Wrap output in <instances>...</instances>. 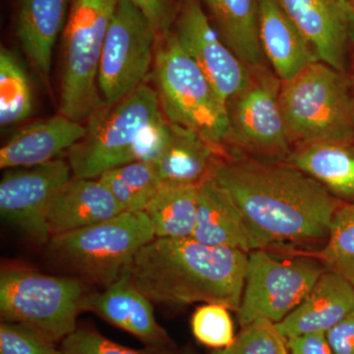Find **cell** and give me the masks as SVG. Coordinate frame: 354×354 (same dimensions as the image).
<instances>
[{
	"label": "cell",
	"instance_id": "obj_1",
	"mask_svg": "<svg viewBox=\"0 0 354 354\" xmlns=\"http://www.w3.org/2000/svg\"><path fill=\"white\" fill-rule=\"evenodd\" d=\"M208 176L239 209L253 251L329 236L339 206L327 188L292 165L215 158Z\"/></svg>",
	"mask_w": 354,
	"mask_h": 354
},
{
	"label": "cell",
	"instance_id": "obj_2",
	"mask_svg": "<svg viewBox=\"0 0 354 354\" xmlns=\"http://www.w3.org/2000/svg\"><path fill=\"white\" fill-rule=\"evenodd\" d=\"M248 255L193 239H157L128 268L135 286L155 304H220L239 310Z\"/></svg>",
	"mask_w": 354,
	"mask_h": 354
},
{
	"label": "cell",
	"instance_id": "obj_3",
	"mask_svg": "<svg viewBox=\"0 0 354 354\" xmlns=\"http://www.w3.org/2000/svg\"><path fill=\"white\" fill-rule=\"evenodd\" d=\"M153 73L160 108L171 124L197 133L216 153L234 141L227 102L171 30L157 35Z\"/></svg>",
	"mask_w": 354,
	"mask_h": 354
},
{
	"label": "cell",
	"instance_id": "obj_4",
	"mask_svg": "<svg viewBox=\"0 0 354 354\" xmlns=\"http://www.w3.org/2000/svg\"><path fill=\"white\" fill-rule=\"evenodd\" d=\"M155 239L144 212H123L104 223L53 235L46 252L53 264L75 278L106 288Z\"/></svg>",
	"mask_w": 354,
	"mask_h": 354
},
{
	"label": "cell",
	"instance_id": "obj_5",
	"mask_svg": "<svg viewBox=\"0 0 354 354\" xmlns=\"http://www.w3.org/2000/svg\"><path fill=\"white\" fill-rule=\"evenodd\" d=\"M279 106L290 141L351 144L354 102L344 73L318 62L281 82Z\"/></svg>",
	"mask_w": 354,
	"mask_h": 354
},
{
	"label": "cell",
	"instance_id": "obj_6",
	"mask_svg": "<svg viewBox=\"0 0 354 354\" xmlns=\"http://www.w3.org/2000/svg\"><path fill=\"white\" fill-rule=\"evenodd\" d=\"M118 0H72L62 32L58 113L82 122L104 102L97 85L104 41Z\"/></svg>",
	"mask_w": 354,
	"mask_h": 354
},
{
	"label": "cell",
	"instance_id": "obj_7",
	"mask_svg": "<svg viewBox=\"0 0 354 354\" xmlns=\"http://www.w3.org/2000/svg\"><path fill=\"white\" fill-rule=\"evenodd\" d=\"M87 286L75 277H53L22 267L0 272L1 322L22 324L57 344L76 330Z\"/></svg>",
	"mask_w": 354,
	"mask_h": 354
},
{
	"label": "cell",
	"instance_id": "obj_8",
	"mask_svg": "<svg viewBox=\"0 0 354 354\" xmlns=\"http://www.w3.org/2000/svg\"><path fill=\"white\" fill-rule=\"evenodd\" d=\"M162 115L157 91L146 83L120 101L102 104L88 118L85 136L66 153L73 176L97 178L129 164L140 134Z\"/></svg>",
	"mask_w": 354,
	"mask_h": 354
},
{
	"label": "cell",
	"instance_id": "obj_9",
	"mask_svg": "<svg viewBox=\"0 0 354 354\" xmlns=\"http://www.w3.org/2000/svg\"><path fill=\"white\" fill-rule=\"evenodd\" d=\"M324 272L315 261L277 259L263 249L249 253L237 310L241 327L259 320L283 321L304 301Z\"/></svg>",
	"mask_w": 354,
	"mask_h": 354
},
{
	"label": "cell",
	"instance_id": "obj_10",
	"mask_svg": "<svg viewBox=\"0 0 354 354\" xmlns=\"http://www.w3.org/2000/svg\"><path fill=\"white\" fill-rule=\"evenodd\" d=\"M157 34L138 7L118 0L100 64L102 102L114 104L145 83L155 62Z\"/></svg>",
	"mask_w": 354,
	"mask_h": 354
},
{
	"label": "cell",
	"instance_id": "obj_11",
	"mask_svg": "<svg viewBox=\"0 0 354 354\" xmlns=\"http://www.w3.org/2000/svg\"><path fill=\"white\" fill-rule=\"evenodd\" d=\"M0 181V215L21 234L38 244L51 235L48 212L58 191L73 177L68 160L10 169Z\"/></svg>",
	"mask_w": 354,
	"mask_h": 354
},
{
	"label": "cell",
	"instance_id": "obj_12",
	"mask_svg": "<svg viewBox=\"0 0 354 354\" xmlns=\"http://www.w3.org/2000/svg\"><path fill=\"white\" fill-rule=\"evenodd\" d=\"M174 22L181 48L199 65L225 102L248 86L252 72L223 43L200 0H179Z\"/></svg>",
	"mask_w": 354,
	"mask_h": 354
},
{
	"label": "cell",
	"instance_id": "obj_13",
	"mask_svg": "<svg viewBox=\"0 0 354 354\" xmlns=\"http://www.w3.org/2000/svg\"><path fill=\"white\" fill-rule=\"evenodd\" d=\"M250 83L227 102L232 140L264 153L285 155L290 138L279 106L281 80L253 72Z\"/></svg>",
	"mask_w": 354,
	"mask_h": 354
},
{
	"label": "cell",
	"instance_id": "obj_14",
	"mask_svg": "<svg viewBox=\"0 0 354 354\" xmlns=\"http://www.w3.org/2000/svg\"><path fill=\"white\" fill-rule=\"evenodd\" d=\"M278 1L313 46L319 60L344 73L354 22L349 0Z\"/></svg>",
	"mask_w": 354,
	"mask_h": 354
},
{
	"label": "cell",
	"instance_id": "obj_15",
	"mask_svg": "<svg viewBox=\"0 0 354 354\" xmlns=\"http://www.w3.org/2000/svg\"><path fill=\"white\" fill-rule=\"evenodd\" d=\"M152 304L135 286L127 270L102 292L87 293L81 309L134 335L146 346L171 348V339L158 323Z\"/></svg>",
	"mask_w": 354,
	"mask_h": 354
},
{
	"label": "cell",
	"instance_id": "obj_16",
	"mask_svg": "<svg viewBox=\"0 0 354 354\" xmlns=\"http://www.w3.org/2000/svg\"><path fill=\"white\" fill-rule=\"evenodd\" d=\"M353 312L354 286L337 272L325 270L297 308L274 326L286 341L298 335L326 334Z\"/></svg>",
	"mask_w": 354,
	"mask_h": 354
},
{
	"label": "cell",
	"instance_id": "obj_17",
	"mask_svg": "<svg viewBox=\"0 0 354 354\" xmlns=\"http://www.w3.org/2000/svg\"><path fill=\"white\" fill-rule=\"evenodd\" d=\"M82 122L62 114L36 121L18 130L0 149L2 169L46 164L68 152L86 135Z\"/></svg>",
	"mask_w": 354,
	"mask_h": 354
},
{
	"label": "cell",
	"instance_id": "obj_18",
	"mask_svg": "<svg viewBox=\"0 0 354 354\" xmlns=\"http://www.w3.org/2000/svg\"><path fill=\"white\" fill-rule=\"evenodd\" d=\"M123 212L99 178L73 176L51 201L48 225L53 236L104 223Z\"/></svg>",
	"mask_w": 354,
	"mask_h": 354
},
{
	"label": "cell",
	"instance_id": "obj_19",
	"mask_svg": "<svg viewBox=\"0 0 354 354\" xmlns=\"http://www.w3.org/2000/svg\"><path fill=\"white\" fill-rule=\"evenodd\" d=\"M259 32L266 59L281 82L291 80L320 62L313 46L278 0H260Z\"/></svg>",
	"mask_w": 354,
	"mask_h": 354
},
{
	"label": "cell",
	"instance_id": "obj_20",
	"mask_svg": "<svg viewBox=\"0 0 354 354\" xmlns=\"http://www.w3.org/2000/svg\"><path fill=\"white\" fill-rule=\"evenodd\" d=\"M72 0H18L15 32L26 57L48 83L53 51L64 32Z\"/></svg>",
	"mask_w": 354,
	"mask_h": 354
},
{
	"label": "cell",
	"instance_id": "obj_21",
	"mask_svg": "<svg viewBox=\"0 0 354 354\" xmlns=\"http://www.w3.org/2000/svg\"><path fill=\"white\" fill-rule=\"evenodd\" d=\"M225 46L251 72L265 69L259 32L260 0H203Z\"/></svg>",
	"mask_w": 354,
	"mask_h": 354
},
{
	"label": "cell",
	"instance_id": "obj_22",
	"mask_svg": "<svg viewBox=\"0 0 354 354\" xmlns=\"http://www.w3.org/2000/svg\"><path fill=\"white\" fill-rule=\"evenodd\" d=\"M191 239L205 245L253 251L239 209L209 176L197 187V220Z\"/></svg>",
	"mask_w": 354,
	"mask_h": 354
},
{
	"label": "cell",
	"instance_id": "obj_23",
	"mask_svg": "<svg viewBox=\"0 0 354 354\" xmlns=\"http://www.w3.org/2000/svg\"><path fill=\"white\" fill-rule=\"evenodd\" d=\"M216 152L197 133L171 124L165 152L153 162L162 186H198L208 177Z\"/></svg>",
	"mask_w": 354,
	"mask_h": 354
},
{
	"label": "cell",
	"instance_id": "obj_24",
	"mask_svg": "<svg viewBox=\"0 0 354 354\" xmlns=\"http://www.w3.org/2000/svg\"><path fill=\"white\" fill-rule=\"evenodd\" d=\"M288 160L327 189L342 196H354V151L348 144H305L290 153Z\"/></svg>",
	"mask_w": 354,
	"mask_h": 354
},
{
	"label": "cell",
	"instance_id": "obj_25",
	"mask_svg": "<svg viewBox=\"0 0 354 354\" xmlns=\"http://www.w3.org/2000/svg\"><path fill=\"white\" fill-rule=\"evenodd\" d=\"M197 187L162 186L144 214L157 239H191L197 220Z\"/></svg>",
	"mask_w": 354,
	"mask_h": 354
},
{
	"label": "cell",
	"instance_id": "obj_26",
	"mask_svg": "<svg viewBox=\"0 0 354 354\" xmlns=\"http://www.w3.org/2000/svg\"><path fill=\"white\" fill-rule=\"evenodd\" d=\"M124 212H143L162 187L155 165L135 162L121 165L97 177Z\"/></svg>",
	"mask_w": 354,
	"mask_h": 354
},
{
	"label": "cell",
	"instance_id": "obj_27",
	"mask_svg": "<svg viewBox=\"0 0 354 354\" xmlns=\"http://www.w3.org/2000/svg\"><path fill=\"white\" fill-rule=\"evenodd\" d=\"M34 111V97L27 72L12 51L0 48V127H12Z\"/></svg>",
	"mask_w": 354,
	"mask_h": 354
},
{
	"label": "cell",
	"instance_id": "obj_28",
	"mask_svg": "<svg viewBox=\"0 0 354 354\" xmlns=\"http://www.w3.org/2000/svg\"><path fill=\"white\" fill-rule=\"evenodd\" d=\"M328 270L337 272L354 286V204L335 209L327 245L319 253Z\"/></svg>",
	"mask_w": 354,
	"mask_h": 354
},
{
	"label": "cell",
	"instance_id": "obj_29",
	"mask_svg": "<svg viewBox=\"0 0 354 354\" xmlns=\"http://www.w3.org/2000/svg\"><path fill=\"white\" fill-rule=\"evenodd\" d=\"M225 305L204 304L191 318L193 335L208 348H227L235 339L234 325Z\"/></svg>",
	"mask_w": 354,
	"mask_h": 354
},
{
	"label": "cell",
	"instance_id": "obj_30",
	"mask_svg": "<svg viewBox=\"0 0 354 354\" xmlns=\"http://www.w3.org/2000/svg\"><path fill=\"white\" fill-rule=\"evenodd\" d=\"M211 354H290L286 341L279 334L274 323L256 321L243 328L234 342Z\"/></svg>",
	"mask_w": 354,
	"mask_h": 354
},
{
	"label": "cell",
	"instance_id": "obj_31",
	"mask_svg": "<svg viewBox=\"0 0 354 354\" xmlns=\"http://www.w3.org/2000/svg\"><path fill=\"white\" fill-rule=\"evenodd\" d=\"M60 351L64 354H174L171 348L146 346L143 349L127 348L116 344L95 330H74L62 342Z\"/></svg>",
	"mask_w": 354,
	"mask_h": 354
},
{
	"label": "cell",
	"instance_id": "obj_32",
	"mask_svg": "<svg viewBox=\"0 0 354 354\" xmlns=\"http://www.w3.org/2000/svg\"><path fill=\"white\" fill-rule=\"evenodd\" d=\"M0 354H62L55 344L22 324H0Z\"/></svg>",
	"mask_w": 354,
	"mask_h": 354
},
{
	"label": "cell",
	"instance_id": "obj_33",
	"mask_svg": "<svg viewBox=\"0 0 354 354\" xmlns=\"http://www.w3.org/2000/svg\"><path fill=\"white\" fill-rule=\"evenodd\" d=\"M171 136V123L164 114L140 134L130 152L129 164L135 162L153 164L157 162L165 152Z\"/></svg>",
	"mask_w": 354,
	"mask_h": 354
},
{
	"label": "cell",
	"instance_id": "obj_34",
	"mask_svg": "<svg viewBox=\"0 0 354 354\" xmlns=\"http://www.w3.org/2000/svg\"><path fill=\"white\" fill-rule=\"evenodd\" d=\"M138 7L152 26L153 31L160 32L171 30V23L176 19L177 7L174 0H130Z\"/></svg>",
	"mask_w": 354,
	"mask_h": 354
},
{
	"label": "cell",
	"instance_id": "obj_35",
	"mask_svg": "<svg viewBox=\"0 0 354 354\" xmlns=\"http://www.w3.org/2000/svg\"><path fill=\"white\" fill-rule=\"evenodd\" d=\"M334 354H354V312L326 333Z\"/></svg>",
	"mask_w": 354,
	"mask_h": 354
},
{
	"label": "cell",
	"instance_id": "obj_36",
	"mask_svg": "<svg viewBox=\"0 0 354 354\" xmlns=\"http://www.w3.org/2000/svg\"><path fill=\"white\" fill-rule=\"evenodd\" d=\"M286 346L290 354H334L324 333L291 337L286 339Z\"/></svg>",
	"mask_w": 354,
	"mask_h": 354
},
{
	"label": "cell",
	"instance_id": "obj_37",
	"mask_svg": "<svg viewBox=\"0 0 354 354\" xmlns=\"http://www.w3.org/2000/svg\"><path fill=\"white\" fill-rule=\"evenodd\" d=\"M351 38H354V22L353 26V32H351Z\"/></svg>",
	"mask_w": 354,
	"mask_h": 354
},
{
	"label": "cell",
	"instance_id": "obj_38",
	"mask_svg": "<svg viewBox=\"0 0 354 354\" xmlns=\"http://www.w3.org/2000/svg\"><path fill=\"white\" fill-rule=\"evenodd\" d=\"M349 2H351V3L353 4V6L354 7V0H349Z\"/></svg>",
	"mask_w": 354,
	"mask_h": 354
},
{
	"label": "cell",
	"instance_id": "obj_39",
	"mask_svg": "<svg viewBox=\"0 0 354 354\" xmlns=\"http://www.w3.org/2000/svg\"><path fill=\"white\" fill-rule=\"evenodd\" d=\"M62 354H64V353H62Z\"/></svg>",
	"mask_w": 354,
	"mask_h": 354
}]
</instances>
